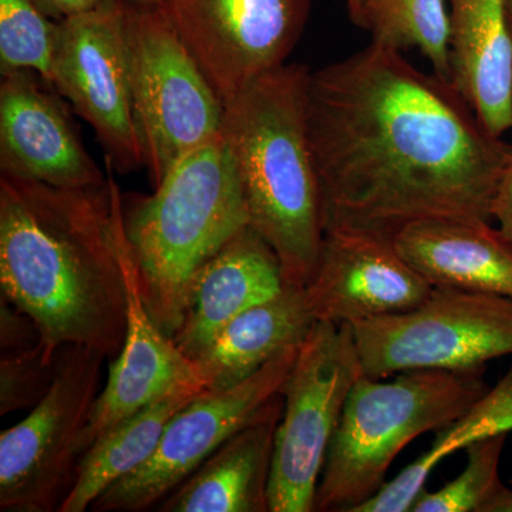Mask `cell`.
Wrapping results in <instances>:
<instances>
[{
  "label": "cell",
  "instance_id": "6da1fadb",
  "mask_svg": "<svg viewBox=\"0 0 512 512\" xmlns=\"http://www.w3.org/2000/svg\"><path fill=\"white\" fill-rule=\"evenodd\" d=\"M308 136L325 234L394 239L420 221L490 222L510 153L453 84L375 42L311 72Z\"/></svg>",
  "mask_w": 512,
  "mask_h": 512
},
{
  "label": "cell",
  "instance_id": "7a4b0ae2",
  "mask_svg": "<svg viewBox=\"0 0 512 512\" xmlns=\"http://www.w3.org/2000/svg\"><path fill=\"white\" fill-rule=\"evenodd\" d=\"M123 195L0 175L2 296L29 315L49 362L66 346L117 359L127 332Z\"/></svg>",
  "mask_w": 512,
  "mask_h": 512
},
{
  "label": "cell",
  "instance_id": "3957f363",
  "mask_svg": "<svg viewBox=\"0 0 512 512\" xmlns=\"http://www.w3.org/2000/svg\"><path fill=\"white\" fill-rule=\"evenodd\" d=\"M308 67L286 63L224 104L221 136L237 165L249 225L271 245L285 285L305 288L325 239L308 136Z\"/></svg>",
  "mask_w": 512,
  "mask_h": 512
},
{
  "label": "cell",
  "instance_id": "277c9868",
  "mask_svg": "<svg viewBox=\"0 0 512 512\" xmlns=\"http://www.w3.org/2000/svg\"><path fill=\"white\" fill-rule=\"evenodd\" d=\"M123 221L147 311L173 338L195 274L249 225L237 165L221 133L175 165L153 195L123 197Z\"/></svg>",
  "mask_w": 512,
  "mask_h": 512
},
{
  "label": "cell",
  "instance_id": "5b68a950",
  "mask_svg": "<svg viewBox=\"0 0 512 512\" xmlns=\"http://www.w3.org/2000/svg\"><path fill=\"white\" fill-rule=\"evenodd\" d=\"M485 367L416 369L353 386L316 490L315 511L356 512L379 493L394 458L421 434L453 423L488 392Z\"/></svg>",
  "mask_w": 512,
  "mask_h": 512
},
{
  "label": "cell",
  "instance_id": "8992f818",
  "mask_svg": "<svg viewBox=\"0 0 512 512\" xmlns=\"http://www.w3.org/2000/svg\"><path fill=\"white\" fill-rule=\"evenodd\" d=\"M134 113L154 188L221 133L224 103L163 6L124 2Z\"/></svg>",
  "mask_w": 512,
  "mask_h": 512
},
{
  "label": "cell",
  "instance_id": "52a82bcc",
  "mask_svg": "<svg viewBox=\"0 0 512 512\" xmlns=\"http://www.w3.org/2000/svg\"><path fill=\"white\" fill-rule=\"evenodd\" d=\"M363 375L350 323L318 320L299 345L275 434L269 512L315 511L316 490L346 400Z\"/></svg>",
  "mask_w": 512,
  "mask_h": 512
},
{
  "label": "cell",
  "instance_id": "ba28073f",
  "mask_svg": "<svg viewBox=\"0 0 512 512\" xmlns=\"http://www.w3.org/2000/svg\"><path fill=\"white\" fill-rule=\"evenodd\" d=\"M353 326L363 373L387 379L406 370H473L512 355V299L434 286L412 311Z\"/></svg>",
  "mask_w": 512,
  "mask_h": 512
},
{
  "label": "cell",
  "instance_id": "9c48e42d",
  "mask_svg": "<svg viewBox=\"0 0 512 512\" xmlns=\"http://www.w3.org/2000/svg\"><path fill=\"white\" fill-rule=\"evenodd\" d=\"M107 357L86 346L60 352L52 389L25 420L0 434V510L55 512L72 490L84 427Z\"/></svg>",
  "mask_w": 512,
  "mask_h": 512
},
{
  "label": "cell",
  "instance_id": "30bf717a",
  "mask_svg": "<svg viewBox=\"0 0 512 512\" xmlns=\"http://www.w3.org/2000/svg\"><path fill=\"white\" fill-rule=\"evenodd\" d=\"M299 345L278 353L254 376L229 389L204 390L168 421L143 466L110 485L96 512H141L160 505L239 430L284 407V386Z\"/></svg>",
  "mask_w": 512,
  "mask_h": 512
},
{
  "label": "cell",
  "instance_id": "8fae6325",
  "mask_svg": "<svg viewBox=\"0 0 512 512\" xmlns=\"http://www.w3.org/2000/svg\"><path fill=\"white\" fill-rule=\"evenodd\" d=\"M50 86L92 126L117 170L146 165L134 113L123 0L57 22Z\"/></svg>",
  "mask_w": 512,
  "mask_h": 512
},
{
  "label": "cell",
  "instance_id": "7c38bea8",
  "mask_svg": "<svg viewBox=\"0 0 512 512\" xmlns=\"http://www.w3.org/2000/svg\"><path fill=\"white\" fill-rule=\"evenodd\" d=\"M164 8L225 104L286 64L312 0H165Z\"/></svg>",
  "mask_w": 512,
  "mask_h": 512
},
{
  "label": "cell",
  "instance_id": "4fadbf2b",
  "mask_svg": "<svg viewBox=\"0 0 512 512\" xmlns=\"http://www.w3.org/2000/svg\"><path fill=\"white\" fill-rule=\"evenodd\" d=\"M433 288L397 251L393 239L326 232L315 274L303 291L316 322L355 325L412 311Z\"/></svg>",
  "mask_w": 512,
  "mask_h": 512
},
{
  "label": "cell",
  "instance_id": "5bb4252c",
  "mask_svg": "<svg viewBox=\"0 0 512 512\" xmlns=\"http://www.w3.org/2000/svg\"><path fill=\"white\" fill-rule=\"evenodd\" d=\"M37 76L30 70L2 74V175L67 190L103 185L107 175L87 153L63 104Z\"/></svg>",
  "mask_w": 512,
  "mask_h": 512
},
{
  "label": "cell",
  "instance_id": "9a60e30c",
  "mask_svg": "<svg viewBox=\"0 0 512 512\" xmlns=\"http://www.w3.org/2000/svg\"><path fill=\"white\" fill-rule=\"evenodd\" d=\"M121 259L128 301L126 340L110 367L109 380L94 403L89 423L84 427L80 457L104 431L165 394L185 384L204 387L194 362L177 348L173 338L158 328L147 311L126 231L121 242Z\"/></svg>",
  "mask_w": 512,
  "mask_h": 512
},
{
  "label": "cell",
  "instance_id": "2e32d148",
  "mask_svg": "<svg viewBox=\"0 0 512 512\" xmlns=\"http://www.w3.org/2000/svg\"><path fill=\"white\" fill-rule=\"evenodd\" d=\"M284 288L278 255L248 225L195 274L175 345L194 362L228 322Z\"/></svg>",
  "mask_w": 512,
  "mask_h": 512
},
{
  "label": "cell",
  "instance_id": "e0dca14e",
  "mask_svg": "<svg viewBox=\"0 0 512 512\" xmlns=\"http://www.w3.org/2000/svg\"><path fill=\"white\" fill-rule=\"evenodd\" d=\"M450 83L488 133L512 128V37L508 0H448Z\"/></svg>",
  "mask_w": 512,
  "mask_h": 512
},
{
  "label": "cell",
  "instance_id": "ac0fdd59",
  "mask_svg": "<svg viewBox=\"0 0 512 512\" xmlns=\"http://www.w3.org/2000/svg\"><path fill=\"white\" fill-rule=\"evenodd\" d=\"M393 242L433 286L512 299V245L488 221H420L403 228Z\"/></svg>",
  "mask_w": 512,
  "mask_h": 512
},
{
  "label": "cell",
  "instance_id": "d6986e66",
  "mask_svg": "<svg viewBox=\"0 0 512 512\" xmlns=\"http://www.w3.org/2000/svg\"><path fill=\"white\" fill-rule=\"evenodd\" d=\"M284 407L225 441L158 505L160 512H269L275 434Z\"/></svg>",
  "mask_w": 512,
  "mask_h": 512
},
{
  "label": "cell",
  "instance_id": "ffe728a7",
  "mask_svg": "<svg viewBox=\"0 0 512 512\" xmlns=\"http://www.w3.org/2000/svg\"><path fill=\"white\" fill-rule=\"evenodd\" d=\"M315 323L305 291L288 285L239 313L194 360L205 390L218 392L245 382L282 350L301 345Z\"/></svg>",
  "mask_w": 512,
  "mask_h": 512
},
{
  "label": "cell",
  "instance_id": "44dd1931",
  "mask_svg": "<svg viewBox=\"0 0 512 512\" xmlns=\"http://www.w3.org/2000/svg\"><path fill=\"white\" fill-rule=\"evenodd\" d=\"M204 390L200 384H185L104 431L80 457L76 480L59 511L89 510L110 485L143 466L171 417Z\"/></svg>",
  "mask_w": 512,
  "mask_h": 512
},
{
  "label": "cell",
  "instance_id": "7402d4cb",
  "mask_svg": "<svg viewBox=\"0 0 512 512\" xmlns=\"http://www.w3.org/2000/svg\"><path fill=\"white\" fill-rule=\"evenodd\" d=\"M512 430V365L497 386L490 387L463 416L436 431L426 453L409 464L399 476L383 485L375 497L356 512H410L424 490L431 471L444 458L464 450L473 441Z\"/></svg>",
  "mask_w": 512,
  "mask_h": 512
},
{
  "label": "cell",
  "instance_id": "603a6c76",
  "mask_svg": "<svg viewBox=\"0 0 512 512\" xmlns=\"http://www.w3.org/2000/svg\"><path fill=\"white\" fill-rule=\"evenodd\" d=\"M363 29L372 42L399 52L420 50L433 73L450 82V22L446 0H369Z\"/></svg>",
  "mask_w": 512,
  "mask_h": 512
},
{
  "label": "cell",
  "instance_id": "cb8c5ba5",
  "mask_svg": "<svg viewBox=\"0 0 512 512\" xmlns=\"http://www.w3.org/2000/svg\"><path fill=\"white\" fill-rule=\"evenodd\" d=\"M57 22L32 0H0V70H30L50 86Z\"/></svg>",
  "mask_w": 512,
  "mask_h": 512
},
{
  "label": "cell",
  "instance_id": "d4e9b609",
  "mask_svg": "<svg viewBox=\"0 0 512 512\" xmlns=\"http://www.w3.org/2000/svg\"><path fill=\"white\" fill-rule=\"evenodd\" d=\"M507 437V433L497 434L468 444L463 473L433 493L424 488L410 512H480L501 483L498 470Z\"/></svg>",
  "mask_w": 512,
  "mask_h": 512
},
{
  "label": "cell",
  "instance_id": "484cf974",
  "mask_svg": "<svg viewBox=\"0 0 512 512\" xmlns=\"http://www.w3.org/2000/svg\"><path fill=\"white\" fill-rule=\"evenodd\" d=\"M59 357L49 362L42 343L0 359V416L33 409L52 389Z\"/></svg>",
  "mask_w": 512,
  "mask_h": 512
},
{
  "label": "cell",
  "instance_id": "4316f807",
  "mask_svg": "<svg viewBox=\"0 0 512 512\" xmlns=\"http://www.w3.org/2000/svg\"><path fill=\"white\" fill-rule=\"evenodd\" d=\"M40 343V332L29 315L16 308L12 302L2 296L0 302V350L6 353H18L35 348Z\"/></svg>",
  "mask_w": 512,
  "mask_h": 512
},
{
  "label": "cell",
  "instance_id": "83f0119b",
  "mask_svg": "<svg viewBox=\"0 0 512 512\" xmlns=\"http://www.w3.org/2000/svg\"><path fill=\"white\" fill-rule=\"evenodd\" d=\"M493 218L500 224L498 229L503 237L512 245V143L495 191Z\"/></svg>",
  "mask_w": 512,
  "mask_h": 512
},
{
  "label": "cell",
  "instance_id": "f1b7e54d",
  "mask_svg": "<svg viewBox=\"0 0 512 512\" xmlns=\"http://www.w3.org/2000/svg\"><path fill=\"white\" fill-rule=\"evenodd\" d=\"M47 18L60 22L72 16L113 5L117 0H32Z\"/></svg>",
  "mask_w": 512,
  "mask_h": 512
},
{
  "label": "cell",
  "instance_id": "f546056e",
  "mask_svg": "<svg viewBox=\"0 0 512 512\" xmlns=\"http://www.w3.org/2000/svg\"><path fill=\"white\" fill-rule=\"evenodd\" d=\"M480 512H512V485L500 483L485 500Z\"/></svg>",
  "mask_w": 512,
  "mask_h": 512
},
{
  "label": "cell",
  "instance_id": "4dcf8cb0",
  "mask_svg": "<svg viewBox=\"0 0 512 512\" xmlns=\"http://www.w3.org/2000/svg\"><path fill=\"white\" fill-rule=\"evenodd\" d=\"M346 5H348L349 18L352 19L356 26L363 29L369 0H346Z\"/></svg>",
  "mask_w": 512,
  "mask_h": 512
},
{
  "label": "cell",
  "instance_id": "1f68e13d",
  "mask_svg": "<svg viewBox=\"0 0 512 512\" xmlns=\"http://www.w3.org/2000/svg\"><path fill=\"white\" fill-rule=\"evenodd\" d=\"M134 6H163L165 0H124Z\"/></svg>",
  "mask_w": 512,
  "mask_h": 512
},
{
  "label": "cell",
  "instance_id": "d6a6232c",
  "mask_svg": "<svg viewBox=\"0 0 512 512\" xmlns=\"http://www.w3.org/2000/svg\"><path fill=\"white\" fill-rule=\"evenodd\" d=\"M507 12H508V25H510V32H511V37H512V0H508Z\"/></svg>",
  "mask_w": 512,
  "mask_h": 512
},
{
  "label": "cell",
  "instance_id": "836d02e7",
  "mask_svg": "<svg viewBox=\"0 0 512 512\" xmlns=\"http://www.w3.org/2000/svg\"><path fill=\"white\" fill-rule=\"evenodd\" d=\"M510 484L512 485V478H511Z\"/></svg>",
  "mask_w": 512,
  "mask_h": 512
}]
</instances>
